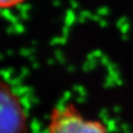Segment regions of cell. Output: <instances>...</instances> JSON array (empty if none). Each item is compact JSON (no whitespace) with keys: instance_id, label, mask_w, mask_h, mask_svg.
I'll list each match as a JSON object with an SVG mask.
<instances>
[{"instance_id":"cell-2","label":"cell","mask_w":133,"mask_h":133,"mask_svg":"<svg viewBox=\"0 0 133 133\" xmlns=\"http://www.w3.org/2000/svg\"><path fill=\"white\" fill-rule=\"evenodd\" d=\"M29 116L18 93L0 76V133H28Z\"/></svg>"},{"instance_id":"cell-1","label":"cell","mask_w":133,"mask_h":133,"mask_svg":"<svg viewBox=\"0 0 133 133\" xmlns=\"http://www.w3.org/2000/svg\"><path fill=\"white\" fill-rule=\"evenodd\" d=\"M46 133H109L100 120L87 118L74 104L54 108L50 114Z\"/></svg>"},{"instance_id":"cell-3","label":"cell","mask_w":133,"mask_h":133,"mask_svg":"<svg viewBox=\"0 0 133 133\" xmlns=\"http://www.w3.org/2000/svg\"><path fill=\"white\" fill-rule=\"evenodd\" d=\"M23 0H0V8H10L19 4Z\"/></svg>"}]
</instances>
